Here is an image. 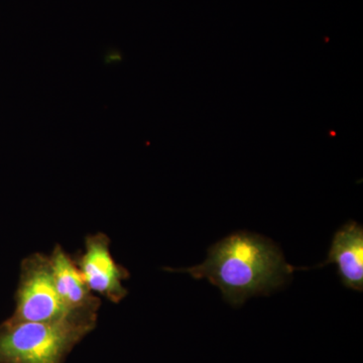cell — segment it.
Returning a JSON list of instances; mask_svg holds the SVG:
<instances>
[{"label": "cell", "mask_w": 363, "mask_h": 363, "mask_svg": "<svg viewBox=\"0 0 363 363\" xmlns=\"http://www.w3.org/2000/svg\"><path fill=\"white\" fill-rule=\"evenodd\" d=\"M50 262L57 292L69 310L97 313L99 301L91 294L80 269L61 247L55 248Z\"/></svg>", "instance_id": "6"}, {"label": "cell", "mask_w": 363, "mask_h": 363, "mask_svg": "<svg viewBox=\"0 0 363 363\" xmlns=\"http://www.w3.org/2000/svg\"><path fill=\"white\" fill-rule=\"evenodd\" d=\"M295 267L276 243L259 234L238 231L208 250L199 266L167 271L188 272L221 291L224 300L240 308L252 297L269 296L288 283Z\"/></svg>", "instance_id": "1"}, {"label": "cell", "mask_w": 363, "mask_h": 363, "mask_svg": "<svg viewBox=\"0 0 363 363\" xmlns=\"http://www.w3.org/2000/svg\"><path fill=\"white\" fill-rule=\"evenodd\" d=\"M78 267L91 292L100 294L114 303L123 300L128 294L123 283L130 274L112 257L109 240L104 234L87 238Z\"/></svg>", "instance_id": "4"}, {"label": "cell", "mask_w": 363, "mask_h": 363, "mask_svg": "<svg viewBox=\"0 0 363 363\" xmlns=\"http://www.w3.org/2000/svg\"><path fill=\"white\" fill-rule=\"evenodd\" d=\"M335 264L341 281L357 292L363 290V228L350 221L334 234L328 257L320 267Z\"/></svg>", "instance_id": "5"}, {"label": "cell", "mask_w": 363, "mask_h": 363, "mask_svg": "<svg viewBox=\"0 0 363 363\" xmlns=\"http://www.w3.org/2000/svg\"><path fill=\"white\" fill-rule=\"evenodd\" d=\"M95 322L96 313H78L56 321L7 320L0 326V363H63Z\"/></svg>", "instance_id": "2"}, {"label": "cell", "mask_w": 363, "mask_h": 363, "mask_svg": "<svg viewBox=\"0 0 363 363\" xmlns=\"http://www.w3.org/2000/svg\"><path fill=\"white\" fill-rule=\"evenodd\" d=\"M78 313L72 312L62 301L55 286L50 257L33 255L21 266L16 293V308L11 321L47 322L64 319Z\"/></svg>", "instance_id": "3"}]
</instances>
